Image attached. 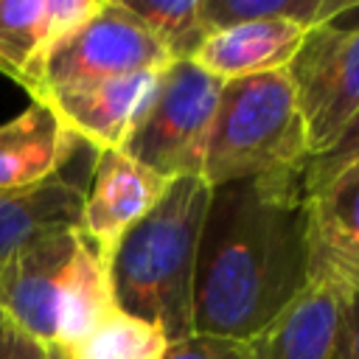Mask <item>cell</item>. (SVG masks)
Wrapping results in <instances>:
<instances>
[{
    "label": "cell",
    "instance_id": "3957f363",
    "mask_svg": "<svg viewBox=\"0 0 359 359\" xmlns=\"http://www.w3.org/2000/svg\"><path fill=\"white\" fill-rule=\"evenodd\" d=\"M309 143L286 67L222 84L202 180L208 188L306 165Z\"/></svg>",
    "mask_w": 359,
    "mask_h": 359
},
{
    "label": "cell",
    "instance_id": "6da1fadb",
    "mask_svg": "<svg viewBox=\"0 0 359 359\" xmlns=\"http://www.w3.org/2000/svg\"><path fill=\"white\" fill-rule=\"evenodd\" d=\"M306 286L303 165L210 188L194 266V334L244 342Z\"/></svg>",
    "mask_w": 359,
    "mask_h": 359
},
{
    "label": "cell",
    "instance_id": "7c38bea8",
    "mask_svg": "<svg viewBox=\"0 0 359 359\" xmlns=\"http://www.w3.org/2000/svg\"><path fill=\"white\" fill-rule=\"evenodd\" d=\"M342 314V289L309 286L255 337L241 342V359H331Z\"/></svg>",
    "mask_w": 359,
    "mask_h": 359
},
{
    "label": "cell",
    "instance_id": "e0dca14e",
    "mask_svg": "<svg viewBox=\"0 0 359 359\" xmlns=\"http://www.w3.org/2000/svg\"><path fill=\"white\" fill-rule=\"evenodd\" d=\"M168 339L154 323L112 309L87 337L62 353L65 359H163Z\"/></svg>",
    "mask_w": 359,
    "mask_h": 359
},
{
    "label": "cell",
    "instance_id": "9c48e42d",
    "mask_svg": "<svg viewBox=\"0 0 359 359\" xmlns=\"http://www.w3.org/2000/svg\"><path fill=\"white\" fill-rule=\"evenodd\" d=\"M79 236V230H62L36 238L0 264V314L45 348H53L59 289Z\"/></svg>",
    "mask_w": 359,
    "mask_h": 359
},
{
    "label": "cell",
    "instance_id": "7402d4cb",
    "mask_svg": "<svg viewBox=\"0 0 359 359\" xmlns=\"http://www.w3.org/2000/svg\"><path fill=\"white\" fill-rule=\"evenodd\" d=\"M331 359H359V286L342 292V314Z\"/></svg>",
    "mask_w": 359,
    "mask_h": 359
},
{
    "label": "cell",
    "instance_id": "9a60e30c",
    "mask_svg": "<svg viewBox=\"0 0 359 359\" xmlns=\"http://www.w3.org/2000/svg\"><path fill=\"white\" fill-rule=\"evenodd\" d=\"M87 182L62 171L31 188L0 191V264L36 238L79 230Z\"/></svg>",
    "mask_w": 359,
    "mask_h": 359
},
{
    "label": "cell",
    "instance_id": "cb8c5ba5",
    "mask_svg": "<svg viewBox=\"0 0 359 359\" xmlns=\"http://www.w3.org/2000/svg\"><path fill=\"white\" fill-rule=\"evenodd\" d=\"M323 28H331L339 34H359V0H348L328 22H323Z\"/></svg>",
    "mask_w": 359,
    "mask_h": 359
},
{
    "label": "cell",
    "instance_id": "d6986e66",
    "mask_svg": "<svg viewBox=\"0 0 359 359\" xmlns=\"http://www.w3.org/2000/svg\"><path fill=\"white\" fill-rule=\"evenodd\" d=\"M126 8L140 17L151 36L163 45L171 62L194 59L210 36L202 22L199 0H123Z\"/></svg>",
    "mask_w": 359,
    "mask_h": 359
},
{
    "label": "cell",
    "instance_id": "2e32d148",
    "mask_svg": "<svg viewBox=\"0 0 359 359\" xmlns=\"http://www.w3.org/2000/svg\"><path fill=\"white\" fill-rule=\"evenodd\" d=\"M112 309H118V303L112 294L109 261L101 258V252L84 236H79L76 252L65 269V280L59 289L53 348H70L73 342L87 337Z\"/></svg>",
    "mask_w": 359,
    "mask_h": 359
},
{
    "label": "cell",
    "instance_id": "7a4b0ae2",
    "mask_svg": "<svg viewBox=\"0 0 359 359\" xmlns=\"http://www.w3.org/2000/svg\"><path fill=\"white\" fill-rule=\"evenodd\" d=\"M208 196L202 177L171 180L109 258L118 309L154 323L168 342L194 337V266Z\"/></svg>",
    "mask_w": 359,
    "mask_h": 359
},
{
    "label": "cell",
    "instance_id": "5b68a950",
    "mask_svg": "<svg viewBox=\"0 0 359 359\" xmlns=\"http://www.w3.org/2000/svg\"><path fill=\"white\" fill-rule=\"evenodd\" d=\"M171 65L163 45L135 17L123 0H101L98 11L65 34L42 59L31 98L81 81L165 70Z\"/></svg>",
    "mask_w": 359,
    "mask_h": 359
},
{
    "label": "cell",
    "instance_id": "ba28073f",
    "mask_svg": "<svg viewBox=\"0 0 359 359\" xmlns=\"http://www.w3.org/2000/svg\"><path fill=\"white\" fill-rule=\"evenodd\" d=\"M168 182L123 149L95 151L81 208V236L109 261L118 241L160 202Z\"/></svg>",
    "mask_w": 359,
    "mask_h": 359
},
{
    "label": "cell",
    "instance_id": "ac0fdd59",
    "mask_svg": "<svg viewBox=\"0 0 359 359\" xmlns=\"http://www.w3.org/2000/svg\"><path fill=\"white\" fill-rule=\"evenodd\" d=\"M348 0H199L208 34L258 20H292L306 28L328 22Z\"/></svg>",
    "mask_w": 359,
    "mask_h": 359
},
{
    "label": "cell",
    "instance_id": "5bb4252c",
    "mask_svg": "<svg viewBox=\"0 0 359 359\" xmlns=\"http://www.w3.org/2000/svg\"><path fill=\"white\" fill-rule=\"evenodd\" d=\"M306 34L309 28L292 20L241 22L210 34L191 62L219 81L272 73L294 59Z\"/></svg>",
    "mask_w": 359,
    "mask_h": 359
},
{
    "label": "cell",
    "instance_id": "44dd1931",
    "mask_svg": "<svg viewBox=\"0 0 359 359\" xmlns=\"http://www.w3.org/2000/svg\"><path fill=\"white\" fill-rule=\"evenodd\" d=\"M163 359H241V342L224 337L194 334L180 342H168Z\"/></svg>",
    "mask_w": 359,
    "mask_h": 359
},
{
    "label": "cell",
    "instance_id": "30bf717a",
    "mask_svg": "<svg viewBox=\"0 0 359 359\" xmlns=\"http://www.w3.org/2000/svg\"><path fill=\"white\" fill-rule=\"evenodd\" d=\"M309 280L359 286V163L309 194Z\"/></svg>",
    "mask_w": 359,
    "mask_h": 359
},
{
    "label": "cell",
    "instance_id": "4fadbf2b",
    "mask_svg": "<svg viewBox=\"0 0 359 359\" xmlns=\"http://www.w3.org/2000/svg\"><path fill=\"white\" fill-rule=\"evenodd\" d=\"M84 146L56 118V112L31 98V104L0 126V191L39 185L62 174L76 149Z\"/></svg>",
    "mask_w": 359,
    "mask_h": 359
},
{
    "label": "cell",
    "instance_id": "8fae6325",
    "mask_svg": "<svg viewBox=\"0 0 359 359\" xmlns=\"http://www.w3.org/2000/svg\"><path fill=\"white\" fill-rule=\"evenodd\" d=\"M98 6L101 0H0V73L31 93L53 42L90 20Z\"/></svg>",
    "mask_w": 359,
    "mask_h": 359
},
{
    "label": "cell",
    "instance_id": "277c9868",
    "mask_svg": "<svg viewBox=\"0 0 359 359\" xmlns=\"http://www.w3.org/2000/svg\"><path fill=\"white\" fill-rule=\"evenodd\" d=\"M222 84L191 59L171 62L160 73L154 98L123 151L163 180L202 177Z\"/></svg>",
    "mask_w": 359,
    "mask_h": 359
},
{
    "label": "cell",
    "instance_id": "603a6c76",
    "mask_svg": "<svg viewBox=\"0 0 359 359\" xmlns=\"http://www.w3.org/2000/svg\"><path fill=\"white\" fill-rule=\"evenodd\" d=\"M48 351L39 339L28 337L6 314H0V359H48Z\"/></svg>",
    "mask_w": 359,
    "mask_h": 359
},
{
    "label": "cell",
    "instance_id": "d4e9b609",
    "mask_svg": "<svg viewBox=\"0 0 359 359\" xmlns=\"http://www.w3.org/2000/svg\"><path fill=\"white\" fill-rule=\"evenodd\" d=\"M48 359H65V353L56 351V348H50V351H48Z\"/></svg>",
    "mask_w": 359,
    "mask_h": 359
},
{
    "label": "cell",
    "instance_id": "ffe728a7",
    "mask_svg": "<svg viewBox=\"0 0 359 359\" xmlns=\"http://www.w3.org/2000/svg\"><path fill=\"white\" fill-rule=\"evenodd\" d=\"M359 163V112L348 118V123L339 129L334 143L323 149L320 154H311L303 165V185L306 194H314L325 188L331 180H337L345 168Z\"/></svg>",
    "mask_w": 359,
    "mask_h": 359
},
{
    "label": "cell",
    "instance_id": "52a82bcc",
    "mask_svg": "<svg viewBox=\"0 0 359 359\" xmlns=\"http://www.w3.org/2000/svg\"><path fill=\"white\" fill-rule=\"evenodd\" d=\"M160 73L146 70L132 76L56 87L36 95V101H45L56 112V118L70 129V135L93 151L123 149V143L129 140L154 98Z\"/></svg>",
    "mask_w": 359,
    "mask_h": 359
},
{
    "label": "cell",
    "instance_id": "8992f818",
    "mask_svg": "<svg viewBox=\"0 0 359 359\" xmlns=\"http://www.w3.org/2000/svg\"><path fill=\"white\" fill-rule=\"evenodd\" d=\"M286 73L294 84L309 157L320 154L359 112V34L309 28Z\"/></svg>",
    "mask_w": 359,
    "mask_h": 359
}]
</instances>
